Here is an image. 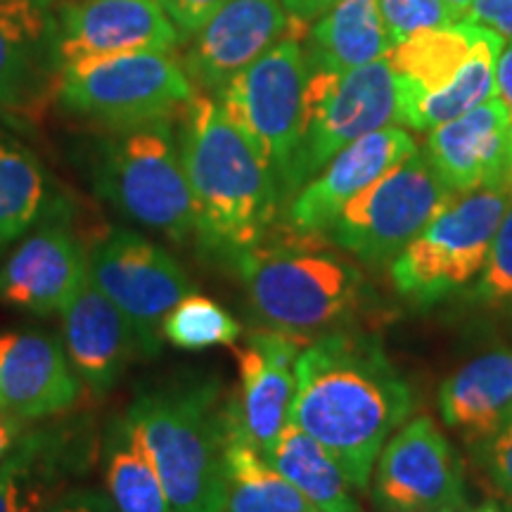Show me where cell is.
<instances>
[{
	"label": "cell",
	"mask_w": 512,
	"mask_h": 512,
	"mask_svg": "<svg viewBox=\"0 0 512 512\" xmlns=\"http://www.w3.org/2000/svg\"><path fill=\"white\" fill-rule=\"evenodd\" d=\"M413 411V394L375 335L332 330L304 344L294 363L290 422L366 491L382 446Z\"/></svg>",
	"instance_id": "6da1fadb"
},
{
	"label": "cell",
	"mask_w": 512,
	"mask_h": 512,
	"mask_svg": "<svg viewBox=\"0 0 512 512\" xmlns=\"http://www.w3.org/2000/svg\"><path fill=\"white\" fill-rule=\"evenodd\" d=\"M178 143L195 211L197 247L233 266L278 219V181L214 95L197 93L178 114Z\"/></svg>",
	"instance_id": "7a4b0ae2"
},
{
	"label": "cell",
	"mask_w": 512,
	"mask_h": 512,
	"mask_svg": "<svg viewBox=\"0 0 512 512\" xmlns=\"http://www.w3.org/2000/svg\"><path fill=\"white\" fill-rule=\"evenodd\" d=\"M140 432L171 512H223L230 408L211 375H176L138 387L126 408Z\"/></svg>",
	"instance_id": "3957f363"
},
{
	"label": "cell",
	"mask_w": 512,
	"mask_h": 512,
	"mask_svg": "<svg viewBox=\"0 0 512 512\" xmlns=\"http://www.w3.org/2000/svg\"><path fill=\"white\" fill-rule=\"evenodd\" d=\"M323 240L287 226V233H271L233 264L266 328L309 339L342 328L361 311L366 278L342 254L328 252Z\"/></svg>",
	"instance_id": "277c9868"
},
{
	"label": "cell",
	"mask_w": 512,
	"mask_h": 512,
	"mask_svg": "<svg viewBox=\"0 0 512 512\" xmlns=\"http://www.w3.org/2000/svg\"><path fill=\"white\" fill-rule=\"evenodd\" d=\"M86 174L102 202L171 242L195 235L190 183L174 119L105 128L88 145Z\"/></svg>",
	"instance_id": "5b68a950"
},
{
	"label": "cell",
	"mask_w": 512,
	"mask_h": 512,
	"mask_svg": "<svg viewBox=\"0 0 512 512\" xmlns=\"http://www.w3.org/2000/svg\"><path fill=\"white\" fill-rule=\"evenodd\" d=\"M501 50V36L463 19L396 43L387 62L399 83L401 124L432 131L494 98Z\"/></svg>",
	"instance_id": "8992f818"
},
{
	"label": "cell",
	"mask_w": 512,
	"mask_h": 512,
	"mask_svg": "<svg viewBox=\"0 0 512 512\" xmlns=\"http://www.w3.org/2000/svg\"><path fill=\"white\" fill-rule=\"evenodd\" d=\"M510 204L512 192L505 190L453 192L418 238L394 256L389 278L399 297L430 309L470 285L482 273Z\"/></svg>",
	"instance_id": "52a82bcc"
},
{
	"label": "cell",
	"mask_w": 512,
	"mask_h": 512,
	"mask_svg": "<svg viewBox=\"0 0 512 512\" xmlns=\"http://www.w3.org/2000/svg\"><path fill=\"white\" fill-rule=\"evenodd\" d=\"M396 124H401L399 83L387 57L344 74L309 67L302 138L280 185V197L292 200L337 152Z\"/></svg>",
	"instance_id": "ba28073f"
},
{
	"label": "cell",
	"mask_w": 512,
	"mask_h": 512,
	"mask_svg": "<svg viewBox=\"0 0 512 512\" xmlns=\"http://www.w3.org/2000/svg\"><path fill=\"white\" fill-rule=\"evenodd\" d=\"M55 95L72 117L124 128L176 119L197 88L171 53H128L62 69Z\"/></svg>",
	"instance_id": "9c48e42d"
},
{
	"label": "cell",
	"mask_w": 512,
	"mask_h": 512,
	"mask_svg": "<svg viewBox=\"0 0 512 512\" xmlns=\"http://www.w3.org/2000/svg\"><path fill=\"white\" fill-rule=\"evenodd\" d=\"M451 195L418 150L344 204L325 240L363 264H387L418 238Z\"/></svg>",
	"instance_id": "30bf717a"
},
{
	"label": "cell",
	"mask_w": 512,
	"mask_h": 512,
	"mask_svg": "<svg viewBox=\"0 0 512 512\" xmlns=\"http://www.w3.org/2000/svg\"><path fill=\"white\" fill-rule=\"evenodd\" d=\"M304 41L302 36L283 38L214 95L230 121L271 166L278 188L302 138L309 79Z\"/></svg>",
	"instance_id": "8fae6325"
},
{
	"label": "cell",
	"mask_w": 512,
	"mask_h": 512,
	"mask_svg": "<svg viewBox=\"0 0 512 512\" xmlns=\"http://www.w3.org/2000/svg\"><path fill=\"white\" fill-rule=\"evenodd\" d=\"M88 275L136 330L140 356H159L171 309L195 292L174 254L126 228H114L88 249Z\"/></svg>",
	"instance_id": "7c38bea8"
},
{
	"label": "cell",
	"mask_w": 512,
	"mask_h": 512,
	"mask_svg": "<svg viewBox=\"0 0 512 512\" xmlns=\"http://www.w3.org/2000/svg\"><path fill=\"white\" fill-rule=\"evenodd\" d=\"M62 204L0 259V302L31 316H62L88 283V249L69 228Z\"/></svg>",
	"instance_id": "4fadbf2b"
},
{
	"label": "cell",
	"mask_w": 512,
	"mask_h": 512,
	"mask_svg": "<svg viewBox=\"0 0 512 512\" xmlns=\"http://www.w3.org/2000/svg\"><path fill=\"white\" fill-rule=\"evenodd\" d=\"M373 503L380 512L463 508V463L432 418H413L382 446L375 460Z\"/></svg>",
	"instance_id": "5bb4252c"
},
{
	"label": "cell",
	"mask_w": 512,
	"mask_h": 512,
	"mask_svg": "<svg viewBox=\"0 0 512 512\" xmlns=\"http://www.w3.org/2000/svg\"><path fill=\"white\" fill-rule=\"evenodd\" d=\"M100 439L91 415L67 413L27 427L0 460V512H36L93 465Z\"/></svg>",
	"instance_id": "9a60e30c"
},
{
	"label": "cell",
	"mask_w": 512,
	"mask_h": 512,
	"mask_svg": "<svg viewBox=\"0 0 512 512\" xmlns=\"http://www.w3.org/2000/svg\"><path fill=\"white\" fill-rule=\"evenodd\" d=\"M287 36H309V24L290 17L283 0H228L188 38L183 69L202 93H219L249 64Z\"/></svg>",
	"instance_id": "2e32d148"
},
{
	"label": "cell",
	"mask_w": 512,
	"mask_h": 512,
	"mask_svg": "<svg viewBox=\"0 0 512 512\" xmlns=\"http://www.w3.org/2000/svg\"><path fill=\"white\" fill-rule=\"evenodd\" d=\"M181 34L159 0H81L57 15L62 69L128 53H171Z\"/></svg>",
	"instance_id": "e0dca14e"
},
{
	"label": "cell",
	"mask_w": 512,
	"mask_h": 512,
	"mask_svg": "<svg viewBox=\"0 0 512 512\" xmlns=\"http://www.w3.org/2000/svg\"><path fill=\"white\" fill-rule=\"evenodd\" d=\"M57 17L48 0H0V119L34 121L57 91Z\"/></svg>",
	"instance_id": "ac0fdd59"
},
{
	"label": "cell",
	"mask_w": 512,
	"mask_h": 512,
	"mask_svg": "<svg viewBox=\"0 0 512 512\" xmlns=\"http://www.w3.org/2000/svg\"><path fill=\"white\" fill-rule=\"evenodd\" d=\"M425 155L451 192H512V110L494 95L475 110L432 128Z\"/></svg>",
	"instance_id": "d6986e66"
},
{
	"label": "cell",
	"mask_w": 512,
	"mask_h": 512,
	"mask_svg": "<svg viewBox=\"0 0 512 512\" xmlns=\"http://www.w3.org/2000/svg\"><path fill=\"white\" fill-rule=\"evenodd\" d=\"M418 152L406 128L384 126L337 152L287 204V226L297 233L325 235L344 204L370 183Z\"/></svg>",
	"instance_id": "ffe728a7"
},
{
	"label": "cell",
	"mask_w": 512,
	"mask_h": 512,
	"mask_svg": "<svg viewBox=\"0 0 512 512\" xmlns=\"http://www.w3.org/2000/svg\"><path fill=\"white\" fill-rule=\"evenodd\" d=\"M309 339L271 328L247 335L245 347H235L238 392L230 408L242 434L264 456L290 422L294 396V363Z\"/></svg>",
	"instance_id": "44dd1931"
},
{
	"label": "cell",
	"mask_w": 512,
	"mask_h": 512,
	"mask_svg": "<svg viewBox=\"0 0 512 512\" xmlns=\"http://www.w3.org/2000/svg\"><path fill=\"white\" fill-rule=\"evenodd\" d=\"M83 384L60 339L41 330H0V411L50 420L79 403Z\"/></svg>",
	"instance_id": "7402d4cb"
},
{
	"label": "cell",
	"mask_w": 512,
	"mask_h": 512,
	"mask_svg": "<svg viewBox=\"0 0 512 512\" xmlns=\"http://www.w3.org/2000/svg\"><path fill=\"white\" fill-rule=\"evenodd\" d=\"M62 347L83 387L95 396L110 394L140 356L136 330L91 278L62 313Z\"/></svg>",
	"instance_id": "603a6c76"
},
{
	"label": "cell",
	"mask_w": 512,
	"mask_h": 512,
	"mask_svg": "<svg viewBox=\"0 0 512 512\" xmlns=\"http://www.w3.org/2000/svg\"><path fill=\"white\" fill-rule=\"evenodd\" d=\"M512 408V349H491L441 384L439 411L467 444L489 434Z\"/></svg>",
	"instance_id": "cb8c5ba5"
},
{
	"label": "cell",
	"mask_w": 512,
	"mask_h": 512,
	"mask_svg": "<svg viewBox=\"0 0 512 512\" xmlns=\"http://www.w3.org/2000/svg\"><path fill=\"white\" fill-rule=\"evenodd\" d=\"M392 46L377 0H337L313 22L304 43L309 67L339 74L382 60Z\"/></svg>",
	"instance_id": "d4e9b609"
},
{
	"label": "cell",
	"mask_w": 512,
	"mask_h": 512,
	"mask_svg": "<svg viewBox=\"0 0 512 512\" xmlns=\"http://www.w3.org/2000/svg\"><path fill=\"white\" fill-rule=\"evenodd\" d=\"M105 494L117 512H171L162 477L133 415H112L100 437Z\"/></svg>",
	"instance_id": "484cf974"
},
{
	"label": "cell",
	"mask_w": 512,
	"mask_h": 512,
	"mask_svg": "<svg viewBox=\"0 0 512 512\" xmlns=\"http://www.w3.org/2000/svg\"><path fill=\"white\" fill-rule=\"evenodd\" d=\"M62 204L67 197L57 195L41 159L0 128V259Z\"/></svg>",
	"instance_id": "4316f807"
},
{
	"label": "cell",
	"mask_w": 512,
	"mask_h": 512,
	"mask_svg": "<svg viewBox=\"0 0 512 512\" xmlns=\"http://www.w3.org/2000/svg\"><path fill=\"white\" fill-rule=\"evenodd\" d=\"M264 458L318 512H361L347 475L325 446L287 422Z\"/></svg>",
	"instance_id": "83f0119b"
},
{
	"label": "cell",
	"mask_w": 512,
	"mask_h": 512,
	"mask_svg": "<svg viewBox=\"0 0 512 512\" xmlns=\"http://www.w3.org/2000/svg\"><path fill=\"white\" fill-rule=\"evenodd\" d=\"M230 408V396H228ZM223 512H318L242 434L230 408Z\"/></svg>",
	"instance_id": "f1b7e54d"
},
{
	"label": "cell",
	"mask_w": 512,
	"mask_h": 512,
	"mask_svg": "<svg viewBox=\"0 0 512 512\" xmlns=\"http://www.w3.org/2000/svg\"><path fill=\"white\" fill-rule=\"evenodd\" d=\"M164 342L183 351H204L211 347H233L242 335V325L214 299L188 294L181 299L162 325Z\"/></svg>",
	"instance_id": "f546056e"
},
{
	"label": "cell",
	"mask_w": 512,
	"mask_h": 512,
	"mask_svg": "<svg viewBox=\"0 0 512 512\" xmlns=\"http://www.w3.org/2000/svg\"><path fill=\"white\" fill-rule=\"evenodd\" d=\"M377 3L394 46L420 31L460 22V15L446 0H377Z\"/></svg>",
	"instance_id": "4dcf8cb0"
},
{
	"label": "cell",
	"mask_w": 512,
	"mask_h": 512,
	"mask_svg": "<svg viewBox=\"0 0 512 512\" xmlns=\"http://www.w3.org/2000/svg\"><path fill=\"white\" fill-rule=\"evenodd\" d=\"M472 299L484 304L512 302V204L496 230L479 283L472 287Z\"/></svg>",
	"instance_id": "1f68e13d"
},
{
	"label": "cell",
	"mask_w": 512,
	"mask_h": 512,
	"mask_svg": "<svg viewBox=\"0 0 512 512\" xmlns=\"http://www.w3.org/2000/svg\"><path fill=\"white\" fill-rule=\"evenodd\" d=\"M479 470L494 482L503 496L512 498V408L484 437L470 444Z\"/></svg>",
	"instance_id": "d6a6232c"
},
{
	"label": "cell",
	"mask_w": 512,
	"mask_h": 512,
	"mask_svg": "<svg viewBox=\"0 0 512 512\" xmlns=\"http://www.w3.org/2000/svg\"><path fill=\"white\" fill-rule=\"evenodd\" d=\"M159 3H162L183 41V38L197 34L209 22V17L216 10H221L228 0H159Z\"/></svg>",
	"instance_id": "836d02e7"
},
{
	"label": "cell",
	"mask_w": 512,
	"mask_h": 512,
	"mask_svg": "<svg viewBox=\"0 0 512 512\" xmlns=\"http://www.w3.org/2000/svg\"><path fill=\"white\" fill-rule=\"evenodd\" d=\"M36 512H117L105 491L91 486H67Z\"/></svg>",
	"instance_id": "e575fe53"
},
{
	"label": "cell",
	"mask_w": 512,
	"mask_h": 512,
	"mask_svg": "<svg viewBox=\"0 0 512 512\" xmlns=\"http://www.w3.org/2000/svg\"><path fill=\"white\" fill-rule=\"evenodd\" d=\"M463 22L491 29L503 41H512V0H472Z\"/></svg>",
	"instance_id": "d590c367"
},
{
	"label": "cell",
	"mask_w": 512,
	"mask_h": 512,
	"mask_svg": "<svg viewBox=\"0 0 512 512\" xmlns=\"http://www.w3.org/2000/svg\"><path fill=\"white\" fill-rule=\"evenodd\" d=\"M337 0H283L285 10L290 12V17L299 19V22H316V19L328 12Z\"/></svg>",
	"instance_id": "8d00e7d4"
},
{
	"label": "cell",
	"mask_w": 512,
	"mask_h": 512,
	"mask_svg": "<svg viewBox=\"0 0 512 512\" xmlns=\"http://www.w3.org/2000/svg\"><path fill=\"white\" fill-rule=\"evenodd\" d=\"M29 422L15 418V415H8L0 411V460H3L12 451V446L17 444L19 437L27 432Z\"/></svg>",
	"instance_id": "74e56055"
},
{
	"label": "cell",
	"mask_w": 512,
	"mask_h": 512,
	"mask_svg": "<svg viewBox=\"0 0 512 512\" xmlns=\"http://www.w3.org/2000/svg\"><path fill=\"white\" fill-rule=\"evenodd\" d=\"M496 88L498 95L508 102L512 110V41L510 46H505L498 55L496 62Z\"/></svg>",
	"instance_id": "f35d334b"
},
{
	"label": "cell",
	"mask_w": 512,
	"mask_h": 512,
	"mask_svg": "<svg viewBox=\"0 0 512 512\" xmlns=\"http://www.w3.org/2000/svg\"><path fill=\"white\" fill-rule=\"evenodd\" d=\"M446 3H448V5H451V8H453V10H456V12H458V15H460V19H463V17H465V12H467V10H470L472 0H446Z\"/></svg>",
	"instance_id": "ab89813d"
},
{
	"label": "cell",
	"mask_w": 512,
	"mask_h": 512,
	"mask_svg": "<svg viewBox=\"0 0 512 512\" xmlns=\"http://www.w3.org/2000/svg\"><path fill=\"white\" fill-rule=\"evenodd\" d=\"M470 512H503V510L498 508V505H496L494 501H486V503H482V505H477V508L470 510Z\"/></svg>",
	"instance_id": "60d3db41"
},
{
	"label": "cell",
	"mask_w": 512,
	"mask_h": 512,
	"mask_svg": "<svg viewBox=\"0 0 512 512\" xmlns=\"http://www.w3.org/2000/svg\"><path fill=\"white\" fill-rule=\"evenodd\" d=\"M425 512H456L453 508H439V510H425Z\"/></svg>",
	"instance_id": "b9f144b4"
}]
</instances>
